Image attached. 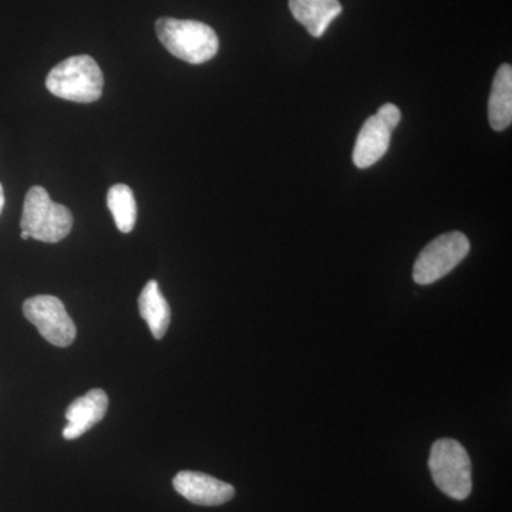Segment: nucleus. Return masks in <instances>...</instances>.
Here are the masks:
<instances>
[{"label": "nucleus", "mask_w": 512, "mask_h": 512, "mask_svg": "<svg viewBox=\"0 0 512 512\" xmlns=\"http://www.w3.org/2000/svg\"><path fill=\"white\" fill-rule=\"evenodd\" d=\"M156 32L171 55L190 64L210 62L220 49L215 30L197 20L161 18L157 20Z\"/></svg>", "instance_id": "nucleus-1"}, {"label": "nucleus", "mask_w": 512, "mask_h": 512, "mask_svg": "<svg viewBox=\"0 0 512 512\" xmlns=\"http://www.w3.org/2000/svg\"><path fill=\"white\" fill-rule=\"evenodd\" d=\"M104 79L99 64L87 55L73 56L53 67L46 87L60 99L93 103L103 94Z\"/></svg>", "instance_id": "nucleus-2"}, {"label": "nucleus", "mask_w": 512, "mask_h": 512, "mask_svg": "<svg viewBox=\"0 0 512 512\" xmlns=\"http://www.w3.org/2000/svg\"><path fill=\"white\" fill-rule=\"evenodd\" d=\"M20 228L30 238L56 244L72 231L73 215L64 205L52 201L45 188L33 187L26 194Z\"/></svg>", "instance_id": "nucleus-3"}, {"label": "nucleus", "mask_w": 512, "mask_h": 512, "mask_svg": "<svg viewBox=\"0 0 512 512\" xmlns=\"http://www.w3.org/2000/svg\"><path fill=\"white\" fill-rule=\"evenodd\" d=\"M429 467L434 484L448 497L466 500L473 488L471 461L466 448L456 440L441 439L430 451Z\"/></svg>", "instance_id": "nucleus-4"}, {"label": "nucleus", "mask_w": 512, "mask_h": 512, "mask_svg": "<svg viewBox=\"0 0 512 512\" xmlns=\"http://www.w3.org/2000/svg\"><path fill=\"white\" fill-rule=\"evenodd\" d=\"M470 252V241L461 232H447L430 242L414 262L413 279L431 285L450 274Z\"/></svg>", "instance_id": "nucleus-5"}, {"label": "nucleus", "mask_w": 512, "mask_h": 512, "mask_svg": "<svg viewBox=\"0 0 512 512\" xmlns=\"http://www.w3.org/2000/svg\"><path fill=\"white\" fill-rule=\"evenodd\" d=\"M23 313L36 326L40 335L57 348H67L76 339V325L63 302L56 296L39 295L29 298L23 303Z\"/></svg>", "instance_id": "nucleus-6"}, {"label": "nucleus", "mask_w": 512, "mask_h": 512, "mask_svg": "<svg viewBox=\"0 0 512 512\" xmlns=\"http://www.w3.org/2000/svg\"><path fill=\"white\" fill-rule=\"evenodd\" d=\"M173 485L185 500L204 507L228 503L235 495V488L231 484L198 471H181L175 476Z\"/></svg>", "instance_id": "nucleus-7"}, {"label": "nucleus", "mask_w": 512, "mask_h": 512, "mask_svg": "<svg viewBox=\"0 0 512 512\" xmlns=\"http://www.w3.org/2000/svg\"><path fill=\"white\" fill-rule=\"evenodd\" d=\"M109 407V397L101 389L90 390L89 393L74 400L66 412V427L63 437L66 440H76L82 437L96 424L104 419Z\"/></svg>", "instance_id": "nucleus-8"}, {"label": "nucleus", "mask_w": 512, "mask_h": 512, "mask_svg": "<svg viewBox=\"0 0 512 512\" xmlns=\"http://www.w3.org/2000/svg\"><path fill=\"white\" fill-rule=\"evenodd\" d=\"M394 127L379 116L369 117L356 138L353 163L360 170L372 167L387 153Z\"/></svg>", "instance_id": "nucleus-9"}, {"label": "nucleus", "mask_w": 512, "mask_h": 512, "mask_svg": "<svg viewBox=\"0 0 512 512\" xmlns=\"http://www.w3.org/2000/svg\"><path fill=\"white\" fill-rule=\"evenodd\" d=\"M289 9L313 37L325 35L330 23L342 13L339 0H289Z\"/></svg>", "instance_id": "nucleus-10"}, {"label": "nucleus", "mask_w": 512, "mask_h": 512, "mask_svg": "<svg viewBox=\"0 0 512 512\" xmlns=\"http://www.w3.org/2000/svg\"><path fill=\"white\" fill-rule=\"evenodd\" d=\"M488 120L495 131H503L512 123V67L503 64L498 69L488 100Z\"/></svg>", "instance_id": "nucleus-11"}, {"label": "nucleus", "mask_w": 512, "mask_h": 512, "mask_svg": "<svg viewBox=\"0 0 512 512\" xmlns=\"http://www.w3.org/2000/svg\"><path fill=\"white\" fill-rule=\"evenodd\" d=\"M140 315L146 320L148 328L157 340L163 339L171 322V309L160 291L157 281H150L144 286L138 298Z\"/></svg>", "instance_id": "nucleus-12"}, {"label": "nucleus", "mask_w": 512, "mask_h": 512, "mask_svg": "<svg viewBox=\"0 0 512 512\" xmlns=\"http://www.w3.org/2000/svg\"><path fill=\"white\" fill-rule=\"evenodd\" d=\"M107 207L121 232L128 234L133 231L137 221V202L128 185L117 184L110 188Z\"/></svg>", "instance_id": "nucleus-13"}, {"label": "nucleus", "mask_w": 512, "mask_h": 512, "mask_svg": "<svg viewBox=\"0 0 512 512\" xmlns=\"http://www.w3.org/2000/svg\"><path fill=\"white\" fill-rule=\"evenodd\" d=\"M3 207H5V192H3L2 184H0V214H2Z\"/></svg>", "instance_id": "nucleus-14"}, {"label": "nucleus", "mask_w": 512, "mask_h": 512, "mask_svg": "<svg viewBox=\"0 0 512 512\" xmlns=\"http://www.w3.org/2000/svg\"><path fill=\"white\" fill-rule=\"evenodd\" d=\"M20 238L22 239H29L30 235L26 231H22V234H20Z\"/></svg>", "instance_id": "nucleus-15"}]
</instances>
